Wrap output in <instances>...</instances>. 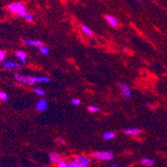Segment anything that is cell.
Listing matches in <instances>:
<instances>
[{
	"instance_id": "6da1fadb",
	"label": "cell",
	"mask_w": 167,
	"mask_h": 167,
	"mask_svg": "<svg viewBox=\"0 0 167 167\" xmlns=\"http://www.w3.org/2000/svg\"><path fill=\"white\" fill-rule=\"evenodd\" d=\"M91 156L97 160H111L114 158V154L111 151L107 150H101V151H96L91 155Z\"/></svg>"
},
{
	"instance_id": "7a4b0ae2",
	"label": "cell",
	"mask_w": 167,
	"mask_h": 167,
	"mask_svg": "<svg viewBox=\"0 0 167 167\" xmlns=\"http://www.w3.org/2000/svg\"><path fill=\"white\" fill-rule=\"evenodd\" d=\"M8 9L10 12L13 13L20 14L21 13H26V7L20 3H14L8 6Z\"/></svg>"
},
{
	"instance_id": "3957f363",
	"label": "cell",
	"mask_w": 167,
	"mask_h": 167,
	"mask_svg": "<svg viewBox=\"0 0 167 167\" xmlns=\"http://www.w3.org/2000/svg\"><path fill=\"white\" fill-rule=\"evenodd\" d=\"M14 77L18 82L27 84V85H33L34 83H36L35 78L33 77H30V76H24V75L18 73V74H15Z\"/></svg>"
},
{
	"instance_id": "277c9868",
	"label": "cell",
	"mask_w": 167,
	"mask_h": 167,
	"mask_svg": "<svg viewBox=\"0 0 167 167\" xmlns=\"http://www.w3.org/2000/svg\"><path fill=\"white\" fill-rule=\"evenodd\" d=\"M74 161L80 167H89L90 164H91L90 159L88 158L87 156H86V155H77L75 158Z\"/></svg>"
},
{
	"instance_id": "5b68a950",
	"label": "cell",
	"mask_w": 167,
	"mask_h": 167,
	"mask_svg": "<svg viewBox=\"0 0 167 167\" xmlns=\"http://www.w3.org/2000/svg\"><path fill=\"white\" fill-rule=\"evenodd\" d=\"M3 66L9 70H18L19 68H21V65L13 61H5L3 62Z\"/></svg>"
},
{
	"instance_id": "8992f818",
	"label": "cell",
	"mask_w": 167,
	"mask_h": 167,
	"mask_svg": "<svg viewBox=\"0 0 167 167\" xmlns=\"http://www.w3.org/2000/svg\"><path fill=\"white\" fill-rule=\"evenodd\" d=\"M119 89H120V91L121 92L124 97H126V98H130V97H132L131 90H130V88L128 87V86L127 84L120 83L119 84Z\"/></svg>"
},
{
	"instance_id": "52a82bcc",
	"label": "cell",
	"mask_w": 167,
	"mask_h": 167,
	"mask_svg": "<svg viewBox=\"0 0 167 167\" xmlns=\"http://www.w3.org/2000/svg\"><path fill=\"white\" fill-rule=\"evenodd\" d=\"M49 160L53 164H58L62 161V156L56 152H50L48 154Z\"/></svg>"
},
{
	"instance_id": "ba28073f",
	"label": "cell",
	"mask_w": 167,
	"mask_h": 167,
	"mask_svg": "<svg viewBox=\"0 0 167 167\" xmlns=\"http://www.w3.org/2000/svg\"><path fill=\"white\" fill-rule=\"evenodd\" d=\"M48 101L46 99H41L40 101H38L36 104V109L38 111H44L45 110H47L48 108Z\"/></svg>"
},
{
	"instance_id": "9c48e42d",
	"label": "cell",
	"mask_w": 167,
	"mask_h": 167,
	"mask_svg": "<svg viewBox=\"0 0 167 167\" xmlns=\"http://www.w3.org/2000/svg\"><path fill=\"white\" fill-rule=\"evenodd\" d=\"M23 43L27 46H33V47H39L42 48L43 47V43L40 41H36V40H30V39H26L23 41Z\"/></svg>"
},
{
	"instance_id": "30bf717a",
	"label": "cell",
	"mask_w": 167,
	"mask_h": 167,
	"mask_svg": "<svg viewBox=\"0 0 167 167\" xmlns=\"http://www.w3.org/2000/svg\"><path fill=\"white\" fill-rule=\"evenodd\" d=\"M123 132L129 136H137V135L141 134V130L137 129V128H126V129H124Z\"/></svg>"
},
{
	"instance_id": "8fae6325",
	"label": "cell",
	"mask_w": 167,
	"mask_h": 167,
	"mask_svg": "<svg viewBox=\"0 0 167 167\" xmlns=\"http://www.w3.org/2000/svg\"><path fill=\"white\" fill-rule=\"evenodd\" d=\"M15 57L19 61H21L22 63H26L27 62V55L26 53L22 51H18L15 53Z\"/></svg>"
},
{
	"instance_id": "7c38bea8",
	"label": "cell",
	"mask_w": 167,
	"mask_h": 167,
	"mask_svg": "<svg viewBox=\"0 0 167 167\" xmlns=\"http://www.w3.org/2000/svg\"><path fill=\"white\" fill-rule=\"evenodd\" d=\"M106 20L107 22L110 24L111 26L114 27H118V22L113 16H110V15H106Z\"/></svg>"
},
{
	"instance_id": "4fadbf2b",
	"label": "cell",
	"mask_w": 167,
	"mask_h": 167,
	"mask_svg": "<svg viewBox=\"0 0 167 167\" xmlns=\"http://www.w3.org/2000/svg\"><path fill=\"white\" fill-rule=\"evenodd\" d=\"M141 163L145 166H154V161L150 158H142L141 160Z\"/></svg>"
},
{
	"instance_id": "5bb4252c",
	"label": "cell",
	"mask_w": 167,
	"mask_h": 167,
	"mask_svg": "<svg viewBox=\"0 0 167 167\" xmlns=\"http://www.w3.org/2000/svg\"><path fill=\"white\" fill-rule=\"evenodd\" d=\"M116 137V133L113 132H106L105 134H103L102 138L105 140V141H108V140H111Z\"/></svg>"
},
{
	"instance_id": "9a60e30c",
	"label": "cell",
	"mask_w": 167,
	"mask_h": 167,
	"mask_svg": "<svg viewBox=\"0 0 167 167\" xmlns=\"http://www.w3.org/2000/svg\"><path fill=\"white\" fill-rule=\"evenodd\" d=\"M35 82H50V78L48 77H35Z\"/></svg>"
},
{
	"instance_id": "2e32d148",
	"label": "cell",
	"mask_w": 167,
	"mask_h": 167,
	"mask_svg": "<svg viewBox=\"0 0 167 167\" xmlns=\"http://www.w3.org/2000/svg\"><path fill=\"white\" fill-rule=\"evenodd\" d=\"M81 28H82V31L85 34H87L88 36H93V31L88 27L86 26V25H82Z\"/></svg>"
},
{
	"instance_id": "e0dca14e",
	"label": "cell",
	"mask_w": 167,
	"mask_h": 167,
	"mask_svg": "<svg viewBox=\"0 0 167 167\" xmlns=\"http://www.w3.org/2000/svg\"><path fill=\"white\" fill-rule=\"evenodd\" d=\"M34 93H36V94H38V95H39V96H41V97H43V96H45V92H44L43 89H41V88H35L34 90Z\"/></svg>"
},
{
	"instance_id": "ac0fdd59",
	"label": "cell",
	"mask_w": 167,
	"mask_h": 167,
	"mask_svg": "<svg viewBox=\"0 0 167 167\" xmlns=\"http://www.w3.org/2000/svg\"><path fill=\"white\" fill-rule=\"evenodd\" d=\"M40 53H42V54H43V55H48L49 53H50V51H49V49L48 48H46V47H42V48H40L39 49Z\"/></svg>"
},
{
	"instance_id": "d6986e66",
	"label": "cell",
	"mask_w": 167,
	"mask_h": 167,
	"mask_svg": "<svg viewBox=\"0 0 167 167\" xmlns=\"http://www.w3.org/2000/svg\"><path fill=\"white\" fill-rule=\"evenodd\" d=\"M8 95L4 93V92H0V100L3 101H8Z\"/></svg>"
},
{
	"instance_id": "ffe728a7",
	"label": "cell",
	"mask_w": 167,
	"mask_h": 167,
	"mask_svg": "<svg viewBox=\"0 0 167 167\" xmlns=\"http://www.w3.org/2000/svg\"><path fill=\"white\" fill-rule=\"evenodd\" d=\"M88 110L92 111V112H97V111H100V108L97 107V106H88Z\"/></svg>"
},
{
	"instance_id": "44dd1931",
	"label": "cell",
	"mask_w": 167,
	"mask_h": 167,
	"mask_svg": "<svg viewBox=\"0 0 167 167\" xmlns=\"http://www.w3.org/2000/svg\"><path fill=\"white\" fill-rule=\"evenodd\" d=\"M71 101H72V105L74 106H80V104H81V101H80L78 98H72Z\"/></svg>"
},
{
	"instance_id": "7402d4cb",
	"label": "cell",
	"mask_w": 167,
	"mask_h": 167,
	"mask_svg": "<svg viewBox=\"0 0 167 167\" xmlns=\"http://www.w3.org/2000/svg\"><path fill=\"white\" fill-rule=\"evenodd\" d=\"M57 167H69V164H67L66 161L62 160V161L57 164Z\"/></svg>"
},
{
	"instance_id": "603a6c76",
	"label": "cell",
	"mask_w": 167,
	"mask_h": 167,
	"mask_svg": "<svg viewBox=\"0 0 167 167\" xmlns=\"http://www.w3.org/2000/svg\"><path fill=\"white\" fill-rule=\"evenodd\" d=\"M27 21H29V22H31L33 20V15L32 14V13H27L26 17H25Z\"/></svg>"
},
{
	"instance_id": "cb8c5ba5",
	"label": "cell",
	"mask_w": 167,
	"mask_h": 167,
	"mask_svg": "<svg viewBox=\"0 0 167 167\" xmlns=\"http://www.w3.org/2000/svg\"><path fill=\"white\" fill-rule=\"evenodd\" d=\"M5 57H6V55H5L4 52V51H2V50H0V62L4 61V60Z\"/></svg>"
},
{
	"instance_id": "d4e9b609",
	"label": "cell",
	"mask_w": 167,
	"mask_h": 167,
	"mask_svg": "<svg viewBox=\"0 0 167 167\" xmlns=\"http://www.w3.org/2000/svg\"><path fill=\"white\" fill-rule=\"evenodd\" d=\"M69 167H80L77 163L75 162L74 160L73 161H72V162L69 163Z\"/></svg>"
},
{
	"instance_id": "484cf974",
	"label": "cell",
	"mask_w": 167,
	"mask_h": 167,
	"mask_svg": "<svg viewBox=\"0 0 167 167\" xmlns=\"http://www.w3.org/2000/svg\"><path fill=\"white\" fill-rule=\"evenodd\" d=\"M57 141L58 143H60L61 145H63V144H65V141L62 139V138H57Z\"/></svg>"
},
{
	"instance_id": "4316f807",
	"label": "cell",
	"mask_w": 167,
	"mask_h": 167,
	"mask_svg": "<svg viewBox=\"0 0 167 167\" xmlns=\"http://www.w3.org/2000/svg\"><path fill=\"white\" fill-rule=\"evenodd\" d=\"M108 167H118V165H117V164H116V163H112V164L109 165Z\"/></svg>"
},
{
	"instance_id": "83f0119b",
	"label": "cell",
	"mask_w": 167,
	"mask_h": 167,
	"mask_svg": "<svg viewBox=\"0 0 167 167\" xmlns=\"http://www.w3.org/2000/svg\"><path fill=\"white\" fill-rule=\"evenodd\" d=\"M146 106H147L148 108H152V104H151V103H147V104H146Z\"/></svg>"
}]
</instances>
